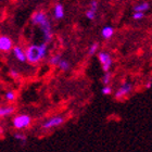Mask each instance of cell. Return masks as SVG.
Here are the masks:
<instances>
[{
    "label": "cell",
    "mask_w": 152,
    "mask_h": 152,
    "mask_svg": "<svg viewBox=\"0 0 152 152\" xmlns=\"http://www.w3.org/2000/svg\"><path fill=\"white\" fill-rule=\"evenodd\" d=\"M48 54V44L41 42L39 45H31L26 48V61L31 64H37L46 59Z\"/></svg>",
    "instance_id": "cell-1"
},
{
    "label": "cell",
    "mask_w": 152,
    "mask_h": 152,
    "mask_svg": "<svg viewBox=\"0 0 152 152\" xmlns=\"http://www.w3.org/2000/svg\"><path fill=\"white\" fill-rule=\"evenodd\" d=\"M32 124V117L28 114H19L12 118V126L16 130H24L28 128Z\"/></svg>",
    "instance_id": "cell-2"
},
{
    "label": "cell",
    "mask_w": 152,
    "mask_h": 152,
    "mask_svg": "<svg viewBox=\"0 0 152 152\" xmlns=\"http://www.w3.org/2000/svg\"><path fill=\"white\" fill-rule=\"evenodd\" d=\"M65 122V118H64L62 115H56V116H52L50 118H48L41 124V129L44 130H50L53 129V128H57V127L61 126L62 124H64Z\"/></svg>",
    "instance_id": "cell-3"
},
{
    "label": "cell",
    "mask_w": 152,
    "mask_h": 152,
    "mask_svg": "<svg viewBox=\"0 0 152 152\" xmlns=\"http://www.w3.org/2000/svg\"><path fill=\"white\" fill-rule=\"evenodd\" d=\"M39 28L41 29L42 32V35H44V42L46 44H49L52 38H53V34H52V26H51V22L49 18L47 20H45L44 22L39 24Z\"/></svg>",
    "instance_id": "cell-4"
},
{
    "label": "cell",
    "mask_w": 152,
    "mask_h": 152,
    "mask_svg": "<svg viewBox=\"0 0 152 152\" xmlns=\"http://www.w3.org/2000/svg\"><path fill=\"white\" fill-rule=\"evenodd\" d=\"M98 59H99V62L101 63L102 70L104 71V73L110 72L112 64H113V60H112L111 54L109 53V52H105V51H100V52H98Z\"/></svg>",
    "instance_id": "cell-5"
},
{
    "label": "cell",
    "mask_w": 152,
    "mask_h": 152,
    "mask_svg": "<svg viewBox=\"0 0 152 152\" xmlns=\"http://www.w3.org/2000/svg\"><path fill=\"white\" fill-rule=\"evenodd\" d=\"M132 91H133V85H132V83L125 82V83H123V84L120 86V88L115 91L114 97H115L116 100H121V99L126 98Z\"/></svg>",
    "instance_id": "cell-6"
},
{
    "label": "cell",
    "mask_w": 152,
    "mask_h": 152,
    "mask_svg": "<svg viewBox=\"0 0 152 152\" xmlns=\"http://www.w3.org/2000/svg\"><path fill=\"white\" fill-rule=\"evenodd\" d=\"M13 48V40L9 36L1 35L0 36V52H10Z\"/></svg>",
    "instance_id": "cell-7"
},
{
    "label": "cell",
    "mask_w": 152,
    "mask_h": 152,
    "mask_svg": "<svg viewBox=\"0 0 152 152\" xmlns=\"http://www.w3.org/2000/svg\"><path fill=\"white\" fill-rule=\"evenodd\" d=\"M12 53H13V56H14V58H15L19 62H21V63H24V62H26L25 50H24L21 46H13Z\"/></svg>",
    "instance_id": "cell-8"
},
{
    "label": "cell",
    "mask_w": 152,
    "mask_h": 152,
    "mask_svg": "<svg viewBox=\"0 0 152 152\" xmlns=\"http://www.w3.org/2000/svg\"><path fill=\"white\" fill-rule=\"evenodd\" d=\"M48 19L47 13H45L44 11H36L33 13L32 15V23L34 25H39L40 23H42L45 20Z\"/></svg>",
    "instance_id": "cell-9"
},
{
    "label": "cell",
    "mask_w": 152,
    "mask_h": 152,
    "mask_svg": "<svg viewBox=\"0 0 152 152\" xmlns=\"http://www.w3.org/2000/svg\"><path fill=\"white\" fill-rule=\"evenodd\" d=\"M65 14V10H64L63 4L61 3H57L53 7V18L56 20H62Z\"/></svg>",
    "instance_id": "cell-10"
},
{
    "label": "cell",
    "mask_w": 152,
    "mask_h": 152,
    "mask_svg": "<svg viewBox=\"0 0 152 152\" xmlns=\"http://www.w3.org/2000/svg\"><path fill=\"white\" fill-rule=\"evenodd\" d=\"M15 108L12 105H8V107H0V117H7L10 116L11 114L14 113Z\"/></svg>",
    "instance_id": "cell-11"
},
{
    "label": "cell",
    "mask_w": 152,
    "mask_h": 152,
    "mask_svg": "<svg viewBox=\"0 0 152 152\" xmlns=\"http://www.w3.org/2000/svg\"><path fill=\"white\" fill-rule=\"evenodd\" d=\"M114 35V28L113 26L111 25H107L104 26L103 28H102L101 31V36L104 39H110V38H112V36Z\"/></svg>",
    "instance_id": "cell-12"
},
{
    "label": "cell",
    "mask_w": 152,
    "mask_h": 152,
    "mask_svg": "<svg viewBox=\"0 0 152 152\" xmlns=\"http://www.w3.org/2000/svg\"><path fill=\"white\" fill-rule=\"evenodd\" d=\"M150 8L149 3L146 2V1H143V2H140L136 6L133 7V10L134 12H141V13H145L146 11H148Z\"/></svg>",
    "instance_id": "cell-13"
},
{
    "label": "cell",
    "mask_w": 152,
    "mask_h": 152,
    "mask_svg": "<svg viewBox=\"0 0 152 152\" xmlns=\"http://www.w3.org/2000/svg\"><path fill=\"white\" fill-rule=\"evenodd\" d=\"M58 67H59L61 71H63V72H67V71L71 69V63L67 60H65V59L62 58L61 61L59 62V64H58Z\"/></svg>",
    "instance_id": "cell-14"
},
{
    "label": "cell",
    "mask_w": 152,
    "mask_h": 152,
    "mask_svg": "<svg viewBox=\"0 0 152 152\" xmlns=\"http://www.w3.org/2000/svg\"><path fill=\"white\" fill-rule=\"evenodd\" d=\"M61 59H62V57H61V54H54V56H52V57L49 59V64L50 65H52V66H58V64H59V62L61 61Z\"/></svg>",
    "instance_id": "cell-15"
},
{
    "label": "cell",
    "mask_w": 152,
    "mask_h": 152,
    "mask_svg": "<svg viewBox=\"0 0 152 152\" xmlns=\"http://www.w3.org/2000/svg\"><path fill=\"white\" fill-rule=\"evenodd\" d=\"M13 138L16 140V141H19V142H22L24 143L26 141V136H25V134H23L21 133V132H16V133L13 134Z\"/></svg>",
    "instance_id": "cell-16"
},
{
    "label": "cell",
    "mask_w": 152,
    "mask_h": 152,
    "mask_svg": "<svg viewBox=\"0 0 152 152\" xmlns=\"http://www.w3.org/2000/svg\"><path fill=\"white\" fill-rule=\"evenodd\" d=\"M4 99L8 102H13L16 99V94L13 90H9L4 94Z\"/></svg>",
    "instance_id": "cell-17"
},
{
    "label": "cell",
    "mask_w": 152,
    "mask_h": 152,
    "mask_svg": "<svg viewBox=\"0 0 152 152\" xmlns=\"http://www.w3.org/2000/svg\"><path fill=\"white\" fill-rule=\"evenodd\" d=\"M98 49H99V44H98V42H92V44L89 46L88 54H89V56H94V54L98 53Z\"/></svg>",
    "instance_id": "cell-18"
},
{
    "label": "cell",
    "mask_w": 152,
    "mask_h": 152,
    "mask_svg": "<svg viewBox=\"0 0 152 152\" xmlns=\"http://www.w3.org/2000/svg\"><path fill=\"white\" fill-rule=\"evenodd\" d=\"M111 78H112L111 72H107V73H104V75H103V77H102V84H103L104 86L110 85Z\"/></svg>",
    "instance_id": "cell-19"
},
{
    "label": "cell",
    "mask_w": 152,
    "mask_h": 152,
    "mask_svg": "<svg viewBox=\"0 0 152 152\" xmlns=\"http://www.w3.org/2000/svg\"><path fill=\"white\" fill-rule=\"evenodd\" d=\"M101 92H102V95L109 96V95H111L112 92H113V88H112L110 85L103 86V87H102V89H101Z\"/></svg>",
    "instance_id": "cell-20"
},
{
    "label": "cell",
    "mask_w": 152,
    "mask_h": 152,
    "mask_svg": "<svg viewBox=\"0 0 152 152\" xmlns=\"http://www.w3.org/2000/svg\"><path fill=\"white\" fill-rule=\"evenodd\" d=\"M96 15H97V11H94L91 9H88L86 11V18L88 20H95Z\"/></svg>",
    "instance_id": "cell-21"
},
{
    "label": "cell",
    "mask_w": 152,
    "mask_h": 152,
    "mask_svg": "<svg viewBox=\"0 0 152 152\" xmlns=\"http://www.w3.org/2000/svg\"><path fill=\"white\" fill-rule=\"evenodd\" d=\"M143 18H145V13L134 12V14H133V19L136 20V21H140V20H142Z\"/></svg>",
    "instance_id": "cell-22"
},
{
    "label": "cell",
    "mask_w": 152,
    "mask_h": 152,
    "mask_svg": "<svg viewBox=\"0 0 152 152\" xmlns=\"http://www.w3.org/2000/svg\"><path fill=\"white\" fill-rule=\"evenodd\" d=\"M98 6L99 3L97 0H92L91 2H90V7H89V9L94 10V11H98Z\"/></svg>",
    "instance_id": "cell-23"
},
{
    "label": "cell",
    "mask_w": 152,
    "mask_h": 152,
    "mask_svg": "<svg viewBox=\"0 0 152 152\" xmlns=\"http://www.w3.org/2000/svg\"><path fill=\"white\" fill-rule=\"evenodd\" d=\"M10 75L12 76L13 78H18V77H19V73H18L15 70H11V71H10Z\"/></svg>",
    "instance_id": "cell-24"
},
{
    "label": "cell",
    "mask_w": 152,
    "mask_h": 152,
    "mask_svg": "<svg viewBox=\"0 0 152 152\" xmlns=\"http://www.w3.org/2000/svg\"><path fill=\"white\" fill-rule=\"evenodd\" d=\"M152 87V82H151V79H150V80H148V82H147V84H146V88L147 89H150Z\"/></svg>",
    "instance_id": "cell-25"
},
{
    "label": "cell",
    "mask_w": 152,
    "mask_h": 152,
    "mask_svg": "<svg viewBox=\"0 0 152 152\" xmlns=\"http://www.w3.org/2000/svg\"><path fill=\"white\" fill-rule=\"evenodd\" d=\"M0 2H1V0H0Z\"/></svg>",
    "instance_id": "cell-26"
}]
</instances>
